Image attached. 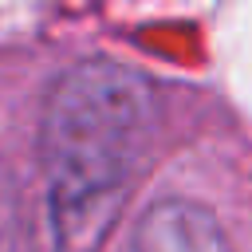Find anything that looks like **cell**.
Wrapping results in <instances>:
<instances>
[{
    "label": "cell",
    "instance_id": "6da1fadb",
    "mask_svg": "<svg viewBox=\"0 0 252 252\" xmlns=\"http://www.w3.org/2000/svg\"><path fill=\"white\" fill-rule=\"evenodd\" d=\"M158 134L154 83L114 59L67 67L39 118V158L55 252H94Z\"/></svg>",
    "mask_w": 252,
    "mask_h": 252
},
{
    "label": "cell",
    "instance_id": "7a4b0ae2",
    "mask_svg": "<svg viewBox=\"0 0 252 252\" xmlns=\"http://www.w3.org/2000/svg\"><path fill=\"white\" fill-rule=\"evenodd\" d=\"M126 252H240L217 213L189 197L154 201L130 228Z\"/></svg>",
    "mask_w": 252,
    "mask_h": 252
}]
</instances>
